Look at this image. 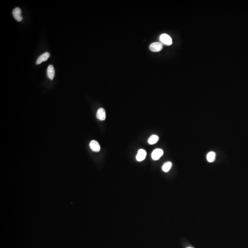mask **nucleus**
<instances>
[{
    "label": "nucleus",
    "mask_w": 248,
    "mask_h": 248,
    "mask_svg": "<svg viewBox=\"0 0 248 248\" xmlns=\"http://www.w3.org/2000/svg\"><path fill=\"white\" fill-rule=\"evenodd\" d=\"M31 36L36 46L43 53L51 54L57 48V43L53 38V24L47 18H40L33 23Z\"/></svg>",
    "instance_id": "nucleus-1"
},
{
    "label": "nucleus",
    "mask_w": 248,
    "mask_h": 248,
    "mask_svg": "<svg viewBox=\"0 0 248 248\" xmlns=\"http://www.w3.org/2000/svg\"><path fill=\"white\" fill-rule=\"evenodd\" d=\"M124 139H125L124 133L120 130H115V131L108 133L94 145L91 155H90V159L92 161H98L102 159L105 155L115 153L124 142Z\"/></svg>",
    "instance_id": "nucleus-2"
},
{
    "label": "nucleus",
    "mask_w": 248,
    "mask_h": 248,
    "mask_svg": "<svg viewBox=\"0 0 248 248\" xmlns=\"http://www.w3.org/2000/svg\"><path fill=\"white\" fill-rule=\"evenodd\" d=\"M117 183H119L120 192L124 198L131 200L137 191V173L132 163L124 162L119 169L117 175Z\"/></svg>",
    "instance_id": "nucleus-3"
}]
</instances>
